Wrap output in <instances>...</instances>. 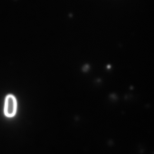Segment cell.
<instances>
[{
  "label": "cell",
  "mask_w": 154,
  "mask_h": 154,
  "mask_svg": "<svg viewBox=\"0 0 154 154\" xmlns=\"http://www.w3.org/2000/svg\"><path fill=\"white\" fill-rule=\"evenodd\" d=\"M17 109L16 99L13 95H9L6 97L5 104V114L9 117L14 116Z\"/></svg>",
  "instance_id": "obj_1"
},
{
  "label": "cell",
  "mask_w": 154,
  "mask_h": 154,
  "mask_svg": "<svg viewBox=\"0 0 154 154\" xmlns=\"http://www.w3.org/2000/svg\"><path fill=\"white\" fill-rule=\"evenodd\" d=\"M90 67L88 65H86L85 66H84L83 67V71H85V72H86V71H87L89 69Z\"/></svg>",
  "instance_id": "obj_2"
}]
</instances>
